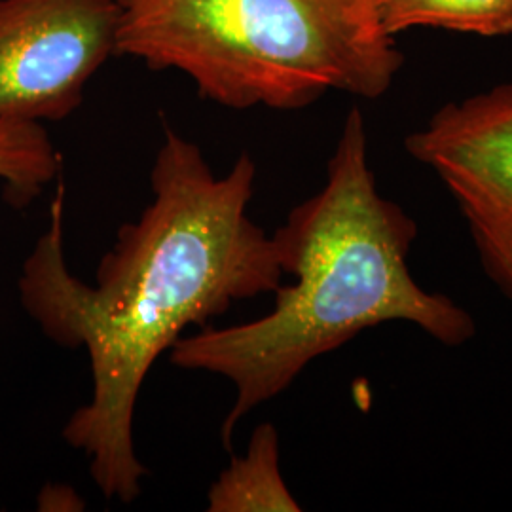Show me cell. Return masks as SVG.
<instances>
[{"instance_id":"cell-6","label":"cell","mask_w":512,"mask_h":512,"mask_svg":"<svg viewBox=\"0 0 512 512\" xmlns=\"http://www.w3.org/2000/svg\"><path fill=\"white\" fill-rule=\"evenodd\" d=\"M209 512H298L279 463V435L272 423H260L247 452L232 459L207 494Z\"/></svg>"},{"instance_id":"cell-2","label":"cell","mask_w":512,"mask_h":512,"mask_svg":"<svg viewBox=\"0 0 512 512\" xmlns=\"http://www.w3.org/2000/svg\"><path fill=\"white\" fill-rule=\"evenodd\" d=\"M420 226L378 190L368 162L365 116L349 110L323 188L298 203L274 241L283 274L264 317L203 327L169 349L171 363L224 376L236 401L220 427L226 450L256 406L287 391L315 359L385 323H408L444 348L476 336L473 313L448 294L423 289L410 270Z\"/></svg>"},{"instance_id":"cell-7","label":"cell","mask_w":512,"mask_h":512,"mask_svg":"<svg viewBox=\"0 0 512 512\" xmlns=\"http://www.w3.org/2000/svg\"><path fill=\"white\" fill-rule=\"evenodd\" d=\"M385 31L439 27L478 37L512 35V0H378Z\"/></svg>"},{"instance_id":"cell-1","label":"cell","mask_w":512,"mask_h":512,"mask_svg":"<svg viewBox=\"0 0 512 512\" xmlns=\"http://www.w3.org/2000/svg\"><path fill=\"white\" fill-rule=\"evenodd\" d=\"M255 179L249 154L215 177L196 143L165 129L150 175L152 202L118 230L95 285L65 262V186H57L48 230L23 262L19 300L46 338L88 353L92 399L63 437L88 456L107 499L131 503L141 494L147 467L135 454L133 418L156 359L190 325L207 327L234 302L283 283L274 236L249 217Z\"/></svg>"},{"instance_id":"cell-3","label":"cell","mask_w":512,"mask_h":512,"mask_svg":"<svg viewBox=\"0 0 512 512\" xmlns=\"http://www.w3.org/2000/svg\"><path fill=\"white\" fill-rule=\"evenodd\" d=\"M116 2V55L179 71L228 109L302 110L329 92L378 99L403 69L378 0Z\"/></svg>"},{"instance_id":"cell-8","label":"cell","mask_w":512,"mask_h":512,"mask_svg":"<svg viewBox=\"0 0 512 512\" xmlns=\"http://www.w3.org/2000/svg\"><path fill=\"white\" fill-rule=\"evenodd\" d=\"M63 158L38 122L0 120V183L14 207H27L59 177Z\"/></svg>"},{"instance_id":"cell-5","label":"cell","mask_w":512,"mask_h":512,"mask_svg":"<svg viewBox=\"0 0 512 512\" xmlns=\"http://www.w3.org/2000/svg\"><path fill=\"white\" fill-rule=\"evenodd\" d=\"M116 0H0V120L61 122L116 55Z\"/></svg>"},{"instance_id":"cell-4","label":"cell","mask_w":512,"mask_h":512,"mask_svg":"<svg viewBox=\"0 0 512 512\" xmlns=\"http://www.w3.org/2000/svg\"><path fill=\"white\" fill-rule=\"evenodd\" d=\"M404 148L446 188L482 272L512 304V84L442 105Z\"/></svg>"},{"instance_id":"cell-9","label":"cell","mask_w":512,"mask_h":512,"mask_svg":"<svg viewBox=\"0 0 512 512\" xmlns=\"http://www.w3.org/2000/svg\"><path fill=\"white\" fill-rule=\"evenodd\" d=\"M82 505V499L67 486H46L38 495L40 511H80Z\"/></svg>"}]
</instances>
